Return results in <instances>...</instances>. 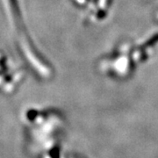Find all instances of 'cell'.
I'll list each match as a JSON object with an SVG mask.
<instances>
[{
	"label": "cell",
	"mask_w": 158,
	"mask_h": 158,
	"mask_svg": "<svg viewBox=\"0 0 158 158\" xmlns=\"http://www.w3.org/2000/svg\"><path fill=\"white\" fill-rule=\"evenodd\" d=\"M25 77L20 66L6 53L0 51V90L10 93L15 90Z\"/></svg>",
	"instance_id": "7a4b0ae2"
},
{
	"label": "cell",
	"mask_w": 158,
	"mask_h": 158,
	"mask_svg": "<svg viewBox=\"0 0 158 158\" xmlns=\"http://www.w3.org/2000/svg\"><path fill=\"white\" fill-rule=\"evenodd\" d=\"M3 2L6 6L9 21L12 27V32L15 34L14 39L20 55L22 56L24 60H26L29 66L34 69V71L36 73L42 74L40 68L43 67V64L40 61V56H38L33 43L31 42L30 35H28L27 32L26 24L25 21H23L22 10L19 1L3 0Z\"/></svg>",
	"instance_id": "6da1fadb"
}]
</instances>
